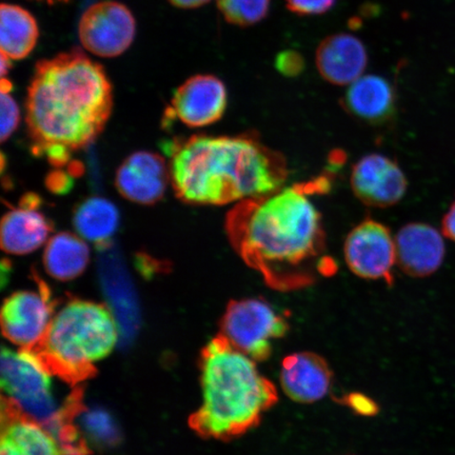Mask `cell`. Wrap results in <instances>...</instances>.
Wrapping results in <instances>:
<instances>
[{
  "mask_svg": "<svg viewBox=\"0 0 455 455\" xmlns=\"http://www.w3.org/2000/svg\"><path fill=\"white\" fill-rule=\"evenodd\" d=\"M228 105L226 85L214 76H196L175 91L167 111L190 128L207 127L223 117Z\"/></svg>",
  "mask_w": 455,
  "mask_h": 455,
  "instance_id": "12",
  "label": "cell"
},
{
  "mask_svg": "<svg viewBox=\"0 0 455 455\" xmlns=\"http://www.w3.org/2000/svg\"><path fill=\"white\" fill-rule=\"evenodd\" d=\"M350 186L358 201L366 206L389 208L405 196L408 180L394 159L371 153L352 167Z\"/></svg>",
  "mask_w": 455,
  "mask_h": 455,
  "instance_id": "11",
  "label": "cell"
},
{
  "mask_svg": "<svg viewBox=\"0 0 455 455\" xmlns=\"http://www.w3.org/2000/svg\"><path fill=\"white\" fill-rule=\"evenodd\" d=\"M53 375L36 351L3 349V397L44 426L56 440L67 426L68 411L66 401L61 406L56 401Z\"/></svg>",
  "mask_w": 455,
  "mask_h": 455,
  "instance_id": "6",
  "label": "cell"
},
{
  "mask_svg": "<svg viewBox=\"0 0 455 455\" xmlns=\"http://www.w3.org/2000/svg\"><path fill=\"white\" fill-rule=\"evenodd\" d=\"M218 5L228 22L248 27L265 19L269 12L270 0H218Z\"/></svg>",
  "mask_w": 455,
  "mask_h": 455,
  "instance_id": "24",
  "label": "cell"
},
{
  "mask_svg": "<svg viewBox=\"0 0 455 455\" xmlns=\"http://www.w3.org/2000/svg\"><path fill=\"white\" fill-rule=\"evenodd\" d=\"M136 21L126 5L105 0L84 11L78 26V36L89 52L112 59L126 52L133 44Z\"/></svg>",
  "mask_w": 455,
  "mask_h": 455,
  "instance_id": "9",
  "label": "cell"
},
{
  "mask_svg": "<svg viewBox=\"0 0 455 455\" xmlns=\"http://www.w3.org/2000/svg\"><path fill=\"white\" fill-rule=\"evenodd\" d=\"M0 455H62L59 442L44 426L3 397Z\"/></svg>",
  "mask_w": 455,
  "mask_h": 455,
  "instance_id": "18",
  "label": "cell"
},
{
  "mask_svg": "<svg viewBox=\"0 0 455 455\" xmlns=\"http://www.w3.org/2000/svg\"><path fill=\"white\" fill-rule=\"evenodd\" d=\"M168 2L180 9H196L206 4L210 0H168Z\"/></svg>",
  "mask_w": 455,
  "mask_h": 455,
  "instance_id": "30",
  "label": "cell"
},
{
  "mask_svg": "<svg viewBox=\"0 0 455 455\" xmlns=\"http://www.w3.org/2000/svg\"><path fill=\"white\" fill-rule=\"evenodd\" d=\"M332 370L327 361L313 352H298L283 358L281 386L284 395L299 403L321 401L329 394Z\"/></svg>",
  "mask_w": 455,
  "mask_h": 455,
  "instance_id": "16",
  "label": "cell"
},
{
  "mask_svg": "<svg viewBox=\"0 0 455 455\" xmlns=\"http://www.w3.org/2000/svg\"><path fill=\"white\" fill-rule=\"evenodd\" d=\"M73 225L84 240L100 249L109 247L119 225L116 204L102 197H90L79 204L73 216Z\"/></svg>",
  "mask_w": 455,
  "mask_h": 455,
  "instance_id": "22",
  "label": "cell"
},
{
  "mask_svg": "<svg viewBox=\"0 0 455 455\" xmlns=\"http://www.w3.org/2000/svg\"><path fill=\"white\" fill-rule=\"evenodd\" d=\"M338 0H286L287 7L298 15H318L327 12Z\"/></svg>",
  "mask_w": 455,
  "mask_h": 455,
  "instance_id": "26",
  "label": "cell"
},
{
  "mask_svg": "<svg viewBox=\"0 0 455 455\" xmlns=\"http://www.w3.org/2000/svg\"><path fill=\"white\" fill-rule=\"evenodd\" d=\"M343 106L355 118L370 124H382L395 112L396 99L392 84L379 76H363L347 88Z\"/></svg>",
  "mask_w": 455,
  "mask_h": 455,
  "instance_id": "19",
  "label": "cell"
},
{
  "mask_svg": "<svg viewBox=\"0 0 455 455\" xmlns=\"http://www.w3.org/2000/svg\"><path fill=\"white\" fill-rule=\"evenodd\" d=\"M201 371L203 403L190 425L206 439L228 441L247 434L278 402L275 385L256 362L220 334L204 347Z\"/></svg>",
  "mask_w": 455,
  "mask_h": 455,
  "instance_id": "4",
  "label": "cell"
},
{
  "mask_svg": "<svg viewBox=\"0 0 455 455\" xmlns=\"http://www.w3.org/2000/svg\"><path fill=\"white\" fill-rule=\"evenodd\" d=\"M442 231L443 235L455 242V201L448 213L443 216Z\"/></svg>",
  "mask_w": 455,
  "mask_h": 455,
  "instance_id": "29",
  "label": "cell"
},
{
  "mask_svg": "<svg viewBox=\"0 0 455 455\" xmlns=\"http://www.w3.org/2000/svg\"><path fill=\"white\" fill-rule=\"evenodd\" d=\"M315 59L317 70L326 82L347 87L363 76L368 62L365 45L347 33L323 39L318 45Z\"/></svg>",
  "mask_w": 455,
  "mask_h": 455,
  "instance_id": "17",
  "label": "cell"
},
{
  "mask_svg": "<svg viewBox=\"0 0 455 455\" xmlns=\"http://www.w3.org/2000/svg\"><path fill=\"white\" fill-rule=\"evenodd\" d=\"M36 19L20 5L3 4L0 7V51L10 60H20L31 54L38 41Z\"/></svg>",
  "mask_w": 455,
  "mask_h": 455,
  "instance_id": "21",
  "label": "cell"
},
{
  "mask_svg": "<svg viewBox=\"0 0 455 455\" xmlns=\"http://www.w3.org/2000/svg\"><path fill=\"white\" fill-rule=\"evenodd\" d=\"M119 337L110 309L93 301L72 299L55 313L34 351L57 378L76 386L93 377L96 363L111 354Z\"/></svg>",
  "mask_w": 455,
  "mask_h": 455,
  "instance_id": "5",
  "label": "cell"
},
{
  "mask_svg": "<svg viewBox=\"0 0 455 455\" xmlns=\"http://www.w3.org/2000/svg\"><path fill=\"white\" fill-rule=\"evenodd\" d=\"M170 183L181 202L225 206L282 189L286 158L258 136L193 135L166 144Z\"/></svg>",
  "mask_w": 455,
  "mask_h": 455,
  "instance_id": "3",
  "label": "cell"
},
{
  "mask_svg": "<svg viewBox=\"0 0 455 455\" xmlns=\"http://www.w3.org/2000/svg\"><path fill=\"white\" fill-rule=\"evenodd\" d=\"M345 405L350 407L352 411L363 415H372L377 413L379 409L371 398L363 395L352 394L344 397Z\"/></svg>",
  "mask_w": 455,
  "mask_h": 455,
  "instance_id": "28",
  "label": "cell"
},
{
  "mask_svg": "<svg viewBox=\"0 0 455 455\" xmlns=\"http://www.w3.org/2000/svg\"><path fill=\"white\" fill-rule=\"evenodd\" d=\"M41 2H45L50 4H60V3H68V2H69V0H41Z\"/></svg>",
  "mask_w": 455,
  "mask_h": 455,
  "instance_id": "31",
  "label": "cell"
},
{
  "mask_svg": "<svg viewBox=\"0 0 455 455\" xmlns=\"http://www.w3.org/2000/svg\"><path fill=\"white\" fill-rule=\"evenodd\" d=\"M344 258L356 276L391 284L396 265L395 236L378 220H363L347 235Z\"/></svg>",
  "mask_w": 455,
  "mask_h": 455,
  "instance_id": "8",
  "label": "cell"
},
{
  "mask_svg": "<svg viewBox=\"0 0 455 455\" xmlns=\"http://www.w3.org/2000/svg\"><path fill=\"white\" fill-rule=\"evenodd\" d=\"M11 92H2V141L7 140L11 135L14 133L17 126H19L20 113L19 106H17L15 100L11 96Z\"/></svg>",
  "mask_w": 455,
  "mask_h": 455,
  "instance_id": "25",
  "label": "cell"
},
{
  "mask_svg": "<svg viewBox=\"0 0 455 455\" xmlns=\"http://www.w3.org/2000/svg\"><path fill=\"white\" fill-rule=\"evenodd\" d=\"M113 108L112 84L81 51L37 62L28 89L26 122L32 152L56 168L99 138Z\"/></svg>",
  "mask_w": 455,
  "mask_h": 455,
  "instance_id": "2",
  "label": "cell"
},
{
  "mask_svg": "<svg viewBox=\"0 0 455 455\" xmlns=\"http://www.w3.org/2000/svg\"><path fill=\"white\" fill-rule=\"evenodd\" d=\"M288 330V322L260 299L230 301L220 322L221 337L255 362L268 360L273 343Z\"/></svg>",
  "mask_w": 455,
  "mask_h": 455,
  "instance_id": "7",
  "label": "cell"
},
{
  "mask_svg": "<svg viewBox=\"0 0 455 455\" xmlns=\"http://www.w3.org/2000/svg\"><path fill=\"white\" fill-rule=\"evenodd\" d=\"M275 66L283 76H298L304 69V59L297 51L288 50L278 54Z\"/></svg>",
  "mask_w": 455,
  "mask_h": 455,
  "instance_id": "27",
  "label": "cell"
},
{
  "mask_svg": "<svg viewBox=\"0 0 455 455\" xmlns=\"http://www.w3.org/2000/svg\"><path fill=\"white\" fill-rule=\"evenodd\" d=\"M43 260L51 277L57 281H72L87 269L90 250L83 237L70 232H60L48 241Z\"/></svg>",
  "mask_w": 455,
  "mask_h": 455,
  "instance_id": "20",
  "label": "cell"
},
{
  "mask_svg": "<svg viewBox=\"0 0 455 455\" xmlns=\"http://www.w3.org/2000/svg\"><path fill=\"white\" fill-rule=\"evenodd\" d=\"M42 198L33 193L21 197L19 207L4 215L0 243L4 251L25 255L48 243L53 232L52 221L41 212Z\"/></svg>",
  "mask_w": 455,
  "mask_h": 455,
  "instance_id": "13",
  "label": "cell"
},
{
  "mask_svg": "<svg viewBox=\"0 0 455 455\" xmlns=\"http://www.w3.org/2000/svg\"><path fill=\"white\" fill-rule=\"evenodd\" d=\"M62 455H69V454H62Z\"/></svg>",
  "mask_w": 455,
  "mask_h": 455,
  "instance_id": "32",
  "label": "cell"
},
{
  "mask_svg": "<svg viewBox=\"0 0 455 455\" xmlns=\"http://www.w3.org/2000/svg\"><path fill=\"white\" fill-rule=\"evenodd\" d=\"M76 419L79 420V429L84 434V437L88 436L100 445H113L118 442V429L114 420L105 411L99 409L87 411L84 403L79 407ZM87 440V439H85Z\"/></svg>",
  "mask_w": 455,
  "mask_h": 455,
  "instance_id": "23",
  "label": "cell"
},
{
  "mask_svg": "<svg viewBox=\"0 0 455 455\" xmlns=\"http://www.w3.org/2000/svg\"><path fill=\"white\" fill-rule=\"evenodd\" d=\"M396 265L413 277H426L440 269L445 258V243L435 228L411 223L395 235Z\"/></svg>",
  "mask_w": 455,
  "mask_h": 455,
  "instance_id": "15",
  "label": "cell"
},
{
  "mask_svg": "<svg viewBox=\"0 0 455 455\" xmlns=\"http://www.w3.org/2000/svg\"><path fill=\"white\" fill-rule=\"evenodd\" d=\"M54 301L44 282L36 290H22L5 299L2 310L4 337L21 349H36L53 320Z\"/></svg>",
  "mask_w": 455,
  "mask_h": 455,
  "instance_id": "10",
  "label": "cell"
},
{
  "mask_svg": "<svg viewBox=\"0 0 455 455\" xmlns=\"http://www.w3.org/2000/svg\"><path fill=\"white\" fill-rule=\"evenodd\" d=\"M328 186L329 180L320 178L283 187L269 196L237 203L228 212V240L269 288L294 291L334 272L322 214L311 199Z\"/></svg>",
  "mask_w": 455,
  "mask_h": 455,
  "instance_id": "1",
  "label": "cell"
},
{
  "mask_svg": "<svg viewBox=\"0 0 455 455\" xmlns=\"http://www.w3.org/2000/svg\"><path fill=\"white\" fill-rule=\"evenodd\" d=\"M170 181L169 164L157 153L140 151L119 166L116 185L128 201L153 204L161 201Z\"/></svg>",
  "mask_w": 455,
  "mask_h": 455,
  "instance_id": "14",
  "label": "cell"
}]
</instances>
